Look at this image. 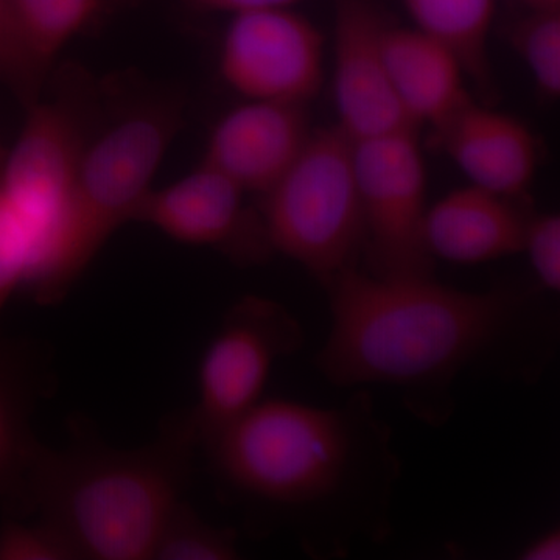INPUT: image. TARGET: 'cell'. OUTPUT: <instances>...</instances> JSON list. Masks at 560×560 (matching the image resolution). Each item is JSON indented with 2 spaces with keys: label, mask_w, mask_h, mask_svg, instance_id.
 <instances>
[{
  "label": "cell",
  "mask_w": 560,
  "mask_h": 560,
  "mask_svg": "<svg viewBox=\"0 0 560 560\" xmlns=\"http://www.w3.org/2000/svg\"><path fill=\"white\" fill-rule=\"evenodd\" d=\"M324 290L330 330L315 370L338 388L389 386L434 429L455 415L460 378L534 385L558 353L559 312L536 280L467 291L355 268Z\"/></svg>",
  "instance_id": "obj_1"
},
{
  "label": "cell",
  "mask_w": 560,
  "mask_h": 560,
  "mask_svg": "<svg viewBox=\"0 0 560 560\" xmlns=\"http://www.w3.org/2000/svg\"><path fill=\"white\" fill-rule=\"evenodd\" d=\"M200 448L230 499L267 530H289L312 559H342L393 534L401 459L368 390L338 407L261 399Z\"/></svg>",
  "instance_id": "obj_2"
},
{
  "label": "cell",
  "mask_w": 560,
  "mask_h": 560,
  "mask_svg": "<svg viewBox=\"0 0 560 560\" xmlns=\"http://www.w3.org/2000/svg\"><path fill=\"white\" fill-rule=\"evenodd\" d=\"M201 447L191 408L165 420L153 441L114 448L77 427L69 447H44L28 517L65 534L80 560H153L162 530L184 503Z\"/></svg>",
  "instance_id": "obj_3"
},
{
  "label": "cell",
  "mask_w": 560,
  "mask_h": 560,
  "mask_svg": "<svg viewBox=\"0 0 560 560\" xmlns=\"http://www.w3.org/2000/svg\"><path fill=\"white\" fill-rule=\"evenodd\" d=\"M261 200L259 215L272 253L300 264L323 287L359 268L363 210L353 142L340 128L312 131L300 156Z\"/></svg>",
  "instance_id": "obj_4"
},
{
  "label": "cell",
  "mask_w": 560,
  "mask_h": 560,
  "mask_svg": "<svg viewBox=\"0 0 560 560\" xmlns=\"http://www.w3.org/2000/svg\"><path fill=\"white\" fill-rule=\"evenodd\" d=\"M180 125L178 97L156 94L88 136L70 195L73 230L88 265L120 228L135 223Z\"/></svg>",
  "instance_id": "obj_5"
},
{
  "label": "cell",
  "mask_w": 560,
  "mask_h": 560,
  "mask_svg": "<svg viewBox=\"0 0 560 560\" xmlns=\"http://www.w3.org/2000/svg\"><path fill=\"white\" fill-rule=\"evenodd\" d=\"M16 142L0 162V189L49 243V289L66 293L86 268L70 215V195L88 140L84 117L69 98H43L25 106Z\"/></svg>",
  "instance_id": "obj_6"
},
{
  "label": "cell",
  "mask_w": 560,
  "mask_h": 560,
  "mask_svg": "<svg viewBox=\"0 0 560 560\" xmlns=\"http://www.w3.org/2000/svg\"><path fill=\"white\" fill-rule=\"evenodd\" d=\"M368 271L375 278H430L427 173L416 131L353 142Z\"/></svg>",
  "instance_id": "obj_7"
},
{
  "label": "cell",
  "mask_w": 560,
  "mask_h": 560,
  "mask_svg": "<svg viewBox=\"0 0 560 560\" xmlns=\"http://www.w3.org/2000/svg\"><path fill=\"white\" fill-rule=\"evenodd\" d=\"M305 342L289 308L268 298H242L224 315L198 370L191 407L201 441L264 399L272 368Z\"/></svg>",
  "instance_id": "obj_8"
},
{
  "label": "cell",
  "mask_w": 560,
  "mask_h": 560,
  "mask_svg": "<svg viewBox=\"0 0 560 560\" xmlns=\"http://www.w3.org/2000/svg\"><path fill=\"white\" fill-rule=\"evenodd\" d=\"M219 70L246 101L305 105L323 83V33L293 9L234 14L221 40Z\"/></svg>",
  "instance_id": "obj_9"
},
{
  "label": "cell",
  "mask_w": 560,
  "mask_h": 560,
  "mask_svg": "<svg viewBox=\"0 0 560 560\" xmlns=\"http://www.w3.org/2000/svg\"><path fill=\"white\" fill-rule=\"evenodd\" d=\"M245 191L220 172L201 164L189 175L153 189L135 223L189 246L219 249L250 264L272 253L260 215L245 206Z\"/></svg>",
  "instance_id": "obj_10"
},
{
  "label": "cell",
  "mask_w": 560,
  "mask_h": 560,
  "mask_svg": "<svg viewBox=\"0 0 560 560\" xmlns=\"http://www.w3.org/2000/svg\"><path fill=\"white\" fill-rule=\"evenodd\" d=\"M335 16L338 128L352 142L416 131L390 83L381 13L368 0H338Z\"/></svg>",
  "instance_id": "obj_11"
},
{
  "label": "cell",
  "mask_w": 560,
  "mask_h": 560,
  "mask_svg": "<svg viewBox=\"0 0 560 560\" xmlns=\"http://www.w3.org/2000/svg\"><path fill=\"white\" fill-rule=\"evenodd\" d=\"M311 135L305 105L246 101L213 127L201 162L246 195L261 197L289 171Z\"/></svg>",
  "instance_id": "obj_12"
},
{
  "label": "cell",
  "mask_w": 560,
  "mask_h": 560,
  "mask_svg": "<svg viewBox=\"0 0 560 560\" xmlns=\"http://www.w3.org/2000/svg\"><path fill=\"white\" fill-rule=\"evenodd\" d=\"M47 382V364L35 345L0 337V504L5 517H28L33 474L46 447L36 440L32 418Z\"/></svg>",
  "instance_id": "obj_13"
},
{
  "label": "cell",
  "mask_w": 560,
  "mask_h": 560,
  "mask_svg": "<svg viewBox=\"0 0 560 560\" xmlns=\"http://www.w3.org/2000/svg\"><path fill=\"white\" fill-rule=\"evenodd\" d=\"M434 131L474 186L512 200L528 189L537 165L536 140L514 117L469 101Z\"/></svg>",
  "instance_id": "obj_14"
},
{
  "label": "cell",
  "mask_w": 560,
  "mask_h": 560,
  "mask_svg": "<svg viewBox=\"0 0 560 560\" xmlns=\"http://www.w3.org/2000/svg\"><path fill=\"white\" fill-rule=\"evenodd\" d=\"M528 219L512 198L470 184L427 210V248L452 264L503 259L522 253Z\"/></svg>",
  "instance_id": "obj_15"
},
{
  "label": "cell",
  "mask_w": 560,
  "mask_h": 560,
  "mask_svg": "<svg viewBox=\"0 0 560 560\" xmlns=\"http://www.w3.org/2000/svg\"><path fill=\"white\" fill-rule=\"evenodd\" d=\"M383 50L390 83L416 127L429 124L436 130L470 101L458 58L427 33L386 27Z\"/></svg>",
  "instance_id": "obj_16"
},
{
  "label": "cell",
  "mask_w": 560,
  "mask_h": 560,
  "mask_svg": "<svg viewBox=\"0 0 560 560\" xmlns=\"http://www.w3.org/2000/svg\"><path fill=\"white\" fill-rule=\"evenodd\" d=\"M418 31L427 33L458 58L464 73L490 91L489 33L495 0H404Z\"/></svg>",
  "instance_id": "obj_17"
},
{
  "label": "cell",
  "mask_w": 560,
  "mask_h": 560,
  "mask_svg": "<svg viewBox=\"0 0 560 560\" xmlns=\"http://www.w3.org/2000/svg\"><path fill=\"white\" fill-rule=\"evenodd\" d=\"M47 265L49 246L43 232L0 189V319L18 291H27L33 300L38 296Z\"/></svg>",
  "instance_id": "obj_18"
},
{
  "label": "cell",
  "mask_w": 560,
  "mask_h": 560,
  "mask_svg": "<svg viewBox=\"0 0 560 560\" xmlns=\"http://www.w3.org/2000/svg\"><path fill=\"white\" fill-rule=\"evenodd\" d=\"M103 0H13L18 20L44 65L58 55L97 16Z\"/></svg>",
  "instance_id": "obj_19"
},
{
  "label": "cell",
  "mask_w": 560,
  "mask_h": 560,
  "mask_svg": "<svg viewBox=\"0 0 560 560\" xmlns=\"http://www.w3.org/2000/svg\"><path fill=\"white\" fill-rule=\"evenodd\" d=\"M238 540L237 530L205 521L184 501L162 530L153 560L241 559Z\"/></svg>",
  "instance_id": "obj_20"
},
{
  "label": "cell",
  "mask_w": 560,
  "mask_h": 560,
  "mask_svg": "<svg viewBox=\"0 0 560 560\" xmlns=\"http://www.w3.org/2000/svg\"><path fill=\"white\" fill-rule=\"evenodd\" d=\"M49 72L22 31L13 0H0V84L27 106L43 95Z\"/></svg>",
  "instance_id": "obj_21"
},
{
  "label": "cell",
  "mask_w": 560,
  "mask_h": 560,
  "mask_svg": "<svg viewBox=\"0 0 560 560\" xmlns=\"http://www.w3.org/2000/svg\"><path fill=\"white\" fill-rule=\"evenodd\" d=\"M530 11L533 14L515 27L512 40L541 94L559 97L560 9Z\"/></svg>",
  "instance_id": "obj_22"
},
{
  "label": "cell",
  "mask_w": 560,
  "mask_h": 560,
  "mask_svg": "<svg viewBox=\"0 0 560 560\" xmlns=\"http://www.w3.org/2000/svg\"><path fill=\"white\" fill-rule=\"evenodd\" d=\"M0 560H80L60 529L36 517H5L0 525Z\"/></svg>",
  "instance_id": "obj_23"
},
{
  "label": "cell",
  "mask_w": 560,
  "mask_h": 560,
  "mask_svg": "<svg viewBox=\"0 0 560 560\" xmlns=\"http://www.w3.org/2000/svg\"><path fill=\"white\" fill-rule=\"evenodd\" d=\"M522 253H528L536 282L550 293L560 290V217L541 213L526 223Z\"/></svg>",
  "instance_id": "obj_24"
},
{
  "label": "cell",
  "mask_w": 560,
  "mask_h": 560,
  "mask_svg": "<svg viewBox=\"0 0 560 560\" xmlns=\"http://www.w3.org/2000/svg\"><path fill=\"white\" fill-rule=\"evenodd\" d=\"M195 9L223 11V13L241 14L248 11L293 9L302 0H184Z\"/></svg>",
  "instance_id": "obj_25"
},
{
  "label": "cell",
  "mask_w": 560,
  "mask_h": 560,
  "mask_svg": "<svg viewBox=\"0 0 560 560\" xmlns=\"http://www.w3.org/2000/svg\"><path fill=\"white\" fill-rule=\"evenodd\" d=\"M522 560H559L560 559V530L551 528L539 534L521 551Z\"/></svg>",
  "instance_id": "obj_26"
},
{
  "label": "cell",
  "mask_w": 560,
  "mask_h": 560,
  "mask_svg": "<svg viewBox=\"0 0 560 560\" xmlns=\"http://www.w3.org/2000/svg\"><path fill=\"white\" fill-rule=\"evenodd\" d=\"M530 10H555L560 9V0H521Z\"/></svg>",
  "instance_id": "obj_27"
},
{
  "label": "cell",
  "mask_w": 560,
  "mask_h": 560,
  "mask_svg": "<svg viewBox=\"0 0 560 560\" xmlns=\"http://www.w3.org/2000/svg\"><path fill=\"white\" fill-rule=\"evenodd\" d=\"M5 147H3L2 140H0V162L3 160V154H5Z\"/></svg>",
  "instance_id": "obj_28"
}]
</instances>
